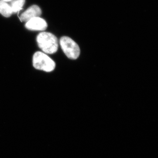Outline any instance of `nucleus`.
<instances>
[{
    "label": "nucleus",
    "mask_w": 158,
    "mask_h": 158,
    "mask_svg": "<svg viewBox=\"0 0 158 158\" xmlns=\"http://www.w3.org/2000/svg\"><path fill=\"white\" fill-rule=\"evenodd\" d=\"M42 11L39 6L33 5L21 15L19 19L22 22H27L32 19L39 17Z\"/></svg>",
    "instance_id": "39448f33"
},
{
    "label": "nucleus",
    "mask_w": 158,
    "mask_h": 158,
    "mask_svg": "<svg viewBox=\"0 0 158 158\" xmlns=\"http://www.w3.org/2000/svg\"><path fill=\"white\" fill-rule=\"evenodd\" d=\"M0 13L6 17H9L13 13L9 4L0 0Z\"/></svg>",
    "instance_id": "423d86ee"
},
{
    "label": "nucleus",
    "mask_w": 158,
    "mask_h": 158,
    "mask_svg": "<svg viewBox=\"0 0 158 158\" xmlns=\"http://www.w3.org/2000/svg\"><path fill=\"white\" fill-rule=\"evenodd\" d=\"M25 3V0H12L10 5L13 13H16L22 9Z\"/></svg>",
    "instance_id": "0eeeda50"
},
{
    "label": "nucleus",
    "mask_w": 158,
    "mask_h": 158,
    "mask_svg": "<svg viewBox=\"0 0 158 158\" xmlns=\"http://www.w3.org/2000/svg\"><path fill=\"white\" fill-rule=\"evenodd\" d=\"M37 44L42 52L46 54L56 52L59 48L58 39L54 34L47 32H42L37 35Z\"/></svg>",
    "instance_id": "f257e3e1"
},
{
    "label": "nucleus",
    "mask_w": 158,
    "mask_h": 158,
    "mask_svg": "<svg viewBox=\"0 0 158 158\" xmlns=\"http://www.w3.org/2000/svg\"><path fill=\"white\" fill-rule=\"evenodd\" d=\"M25 27L30 31H44L47 28L48 24L45 20L38 17L32 19L27 22Z\"/></svg>",
    "instance_id": "20e7f679"
},
{
    "label": "nucleus",
    "mask_w": 158,
    "mask_h": 158,
    "mask_svg": "<svg viewBox=\"0 0 158 158\" xmlns=\"http://www.w3.org/2000/svg\"><path fill=\"white\" fill-rule=\"evenodd\" d=\"M2 1H4V2H10L11 1H12V0H2Z\"/></svg>",
    "instance_id": "6e6552de"
},
{
    "label": "nucleus",
    "mask_w": 158,
    "mask_h": 158,
    "mask_svg": "<svg viewBox=\"0 0 158 158\" xmlns=\"http://www.w3.org/2000/svg\"><path fill=\"white\" fill-rule=\"evenodd\" d=\"M59 43L62 51L69 59L75 60L79 58L81 54L80 48L73 40L64 36L61 37Z\"/></svg>",
    "instance_id": "7ed1b4c3"
},
{
    "label": "nucleus",
    "mask_w": 158,
    "mask_h": 158,
    "mask_svg": "<svg viewBox=\"0 0 158 158\" xmlns=\"http://www.w3.org/2000/svg\"><path fill=\"white\" fill-rule=\"evenodd\" d=\"M33 65L34 68L46 72H51L56 68V62L42 52H37L33 57Z\"/></svg>",
    "instance_id": "f03ea898"
}]
</instances>
